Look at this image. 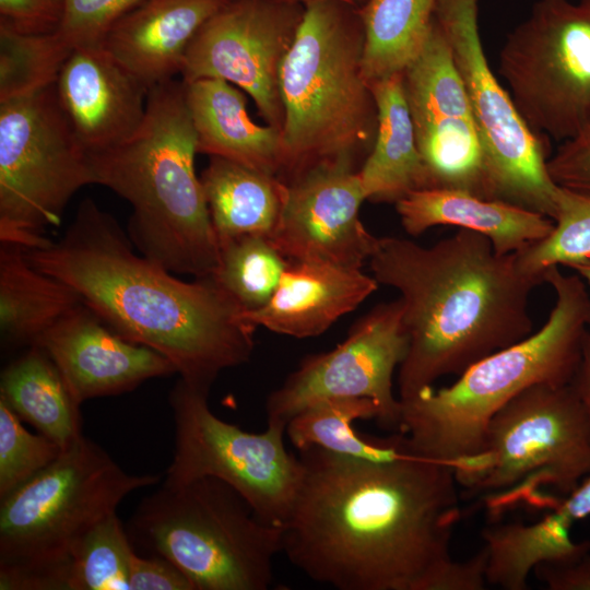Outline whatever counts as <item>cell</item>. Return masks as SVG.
Instances as JSON below:
<instances>
[{"mask_svg":"<svg viewBox=\"0 0 590 590\" xmlns=\"http://www.w3.org/2000/svg\"><path fill=\"white\" fill-rule=\"evenodd\" d=\"M95 184L91 155L56 96L55 83L0 102V243L43 248L73 194Z\"/></svg>","mask_w":590,"mask_h":590,"instance_id":"cell-10","label":"cell"},{"mask_svg":"<svg viewBox=\"0 0 590 590\" xmlns=\"http://www.w3.org/2000/svg\"><path fill=\"white\" fill-rule=\"evenodd\" d=\"M554 223L546 238L518 252L527 270L545 272L590 257V193L559 187Z\"/></svg>","mask_w":590,"mask_h":590,"instance_id":"cell-33","label":"cell"},{"mask_svg":"<svg viewBox=\"0 0 590 590\" xmlns=\"http://www.w3.org/2000/svg\"><path fill=\"white\" fill-rule=\"evenodd\" d=\"M379 411L366 398H332L303 410L286 424V436L299 451L311 447L369 460H391L406 451L404 436L387 438L359 434L354 423L377 421Z\"/></svg>","mask_w":590,"mask_h":590,"instance_id":"cell-29","label":"cell"},{"mask_svg":"<svg viewBox=\"0 0 590 590\" xmlns=\"http://www.w3.org/2000/svg\"><path fill=\"white\" fill-rule=\"evenodd\" d=\"M158 475L126 472L81 437L25 484L0 499V589L66 590L72 552L131 493Z\"/></svg>","mask_w":590,"mask_h":590,"instance_id":"cell-7","label":"cell"},{"mask_svg":"<svg viewBox=\"0 0 590 590\" xmlns=\"http://www.w3.org/2000/svg\"><path fill=\"white\" fill-rule=\"evenodd\" d=\"M24 250L32 266L72 288L121 337L167 358L188 384L210 389L252 355L257 328L212 276L187 282L134 252L90 198L59 240Z\"/></svg>","mask_w":590,"mask_h":590,"instance_id":"cell-2","label":"cell"},{"mask_svg":"<svg viewBox=\"0 0 590 590\" xmlns=\"http://www.w3.org/2000/svg\"><path fill=\"white\" fill-rule=\"evenodd\" d=\"M547 170L557 186L590 193V126L564 141L547 160Z\"/></svg>","mask_w":590,"mask_h":590,"instance_id":"cell-36","label":"cell"},{"mask_svg":"<svg viewBox=\"0 0 590 590\" xmlns=\"http://www.w3.org/2000/svg\"><path fill=\"white\" fill-rule=\"evenodd\" d=\"M81 304L72 288L32 266L22 246L0 243V331L5 344L34 345Z\"/></svg>","mask_w":590,"mask_h":590,"instance_id":"cell-26","label":"cell"},{"mask_svg":"<svg viewBox=\"0 0 590 590\" xmlns=\"http://www.w3.org/2000/svg\"><path fill=\"white\" fill-rule=\"evenodd\" d=\"M551 511L559 523L568 528H571L574 522L590 516V475L551 508Z\"/></svg>","mask_w":590,"mask_h":590,"instance_id":"cell-40","label":"cell"},{"mask_svg":"<svg viewBox=\"0 0 590 590\" xmlns=\"http://www.w3.org/2000/svg\"><path fill=\"white\" fill-rule=\"evenodd\" d=\"M61 16V0H0V23L21 33H54Z\"/></svg>","mask_w":590,"mask_h":590,"instance_id":"cell-37","label":"cell"},{"mask_svg":"<svg viewBox=\"0 0 590 590\" xmlns=\"http://www.w3.org/2000/svg\"><path fill=\"white\" fill-rule=\"evenodd\" d=\"M197 134L185 82L149 91L140 128L121 144L91 155L95 184L132 206L128 236L139 252L174 274L211 275L220 245L201 179Z\"/></svg>","mask_w":590,"mask_h":590,"instance_id":"cell-4","label":"cell"},{"mask_svg":"<svg viewBox=\"0 0 590 590\" xmlns=\"http://www.w3.org/2000/svg\"><path fill=\"white\" fill-rule=\"evenodd\" d=\"M229 0H144L107 34L103 46L149 90L181 72L190 43Z\"/></svg>","mask_w":590,"mask_h":590,"instance_id":"cell-21","label":"cell"},{"mask_svg":"<svg viewBox=\"0 0 590 590\" xmlns=\"http://www.w3.org/2000/svg\"><path fill=\"white\" fill-rule=\"evenodd\" d=\"M149 91L103 45L72 50L55 82L58 103L90 155L133 135L144 119Z\"/></svg>","mask_w":590,"mask_h":590,"instance_id":"cell-19","label":"cell"},{"mask_svg":"<svg viewBox=\"0 0 590 590\" xmlns=\"http://www.w3.org/2000/svg\"><path fill=\"white\" fill-rule=\"evenodd\" d=\"M533 571L550 590H590V552L567 560L540 563Z\"/></svg>","mask_w":590,"mask_h":590,"instance_id":"cell-39","label":"cell"},{"mask_svg":"<svg viewBox=\"0 0 590 590\" xmlns=\"http://www.w3.org/2000/svg\"><path fill=\"white\" fill-rule=\"evenodd\" d=\"M440 26L481 135L492 199L554 221L559 186L547 170L546 137L533 131L493 73L484 54L477 0H437Z\"/></svg>","mask_w":590,"mask_h":590,"instance_id":"cell-12","label":"cell"},{"mask_svg":"<svg viewBox=\"0 0 590 590\" xmlns=\"http://www.w3.org/2000/svg\"><path fill=\"white\" fill-rule=\"evenodd\" d=\"M567 268L571 269L576 274H578L585 283L590 286V257L573 262L567 266ZM588 327L590 329V316H589V322Z\"/></svg>","mask_w":590,"mask_h":590,"instance_id":"cell-42","label":"cell"},{"mask_svg":"<svg viewBox=\"0 0 590 590\" xmlns=\"http://www.w3.org/2000/svg\"><path fill=\"white\" fill-rule=\"evenodd\" d=\"M135 550L117 512L93 527L72 552L66 590H129Z\"/></svg>","mask_w":590,"mask_h":590,"instance_id":"cell-31","label":"cell"},{"mask_svg":"<svg viewBox=\"0 0 590 590\" xmlns=\"http://www.w3.org/2000/svg\"><path fill=\"white\" fill-rule=\"evenodd\" d=\"M34 345L54 361L79 404L177 374L167 358L125 339L84 304L61 318Z\"/></svg>","mask_w":590,"mask_h":590,"instance_id":"cell-18","label":"cell"},{"mask_svg":"<svg viewBox=\"0 0 590 590\" xmlns=\"http://www.w3.org/2000/svg\"><path fill=\"white\" fill-rule=\"evenodd\" d=\"M378 287L362 269L320 261H293L282 274L269 302L243 312L253 327L294 338L316 337L356 309Z\"/></svg>","mask_w":590,"mask_h":590,"instance_id":"cell-20","label":"cell"},{"mask_svg":"<svg viewBox=\"0 0 590 590\" xmlns=\"http://www.w3.org/2000/svg\"><path fill=\"white\" fill-rule=\"evenodd\" d=\"M403 86L429 188L492 199L481 135L446 37L433 19Z\"/></svg>","mask_w":590,"mask_h":590,"instance_id":"cell-16","label":"cell"},{"mask_svg":"<svg viewBox=\"0 0 590 590\" xmlns=\"http://www.w3.org/2000/svg\"><path fill=\"white\" fill-rule=\"evenodd\" d=\"M396 204L402 227L411 236L450 225L486 236L499 255L526 250L546 238L554 221L541 213L462 190H415Z\"/></svg>","mask_w":590,"mask_h":590,"instance_id":"cell-22","label":"cell"},{"mask_svg":"<svg viewBox=\"0 0 590 590\" xmlns=\"http://www.w3.org/2000/svg\"><path fill=\"white\" fill-rule=\"evenodd\" d=\"M185 86L198 153L279 176L283 165L282 132L251 119L243 92L216 78L185 82Z\"/></svg>","mask_w":590,"mask_h":590,"instance_id":"cell-23","label":"cell"},{"mask_svg":"<svg viewBox=\"0 0 590 590\" xmlns=\"http://www.w3.org/2000/svg\"><path fill=\"white\" fill-rule=\"evenodd\" d=\"M280 1L306 4L310 1H316V0H280ZM337 1H343L353 5L359 7L365 0H337Z\"/></svg>","mask_w":590,"mask_h":590,"instance_id":"cell-43","label":"cell"},{"mask_svg":"<svg viewBox=\"0 0 590 590\" xmlns=\"http://www.w3.org/2000/svg\"><path fill=\"white\" fill-rule=\"evenodd\" d=\"M459 486L497 518L517 506L553 508L590 475V424L571 384H536L492 417L482 451L453 467Z\"/></svg>","mask_w":590,"mask_h":590,"instance_id":"cell-9","label":"cell"},{"mask_svg":"<svg viewBox=\"0 0 590 590\" xmlns=\"http://www.w3.org/2000/svg\"><path fill=\"white\" fill-rule=\"evenodd\" d=\"M304 4L229 0L199 30L186 52L181 80L216 78L249 94L267 125L282 132L280 72Z\"/></svg>","mask_w":590,"mask_h":590,"instance_id":"cell-15","label":"cell"},{"mask_svg":"<svg viewBox=\"0 0 590 590\" xmlns=\"http://www.w3.org/2000/svg\"><path fill=\"white\" fill-rule=\"evenodd\" d=\"M220 256L210 275L245 311L262 308L288 263L261 235H240L219 243Z\"/></svg>","mask_w":590,"mask_h":590,"instance_id":"cell-30","label":"cell"},{"mask_svg":"<svg viewBox=\"0 0 590 590\" xmlns=\"http://www.w3.org/2000/svg\"><path fill=\"white\" fill-rule=\"evenodd\" d=\"M129 590H196L189 578L160 555L134 553L129 573Z\"/></svg>","mask_w":590,"mask_h":590,"instance_id":"cell-38","label":"cell"},{"mask_svg":"<svg viewBox=\"0 0 590 590\" xmlns=\"http://www.w3.org/2000/svg\"><path fill=\"white\" fill-rule=\"evenodd\" d=\"M63 449L43 434H33L0 399V499L56 461Z\"/></svg>","mask_w":590,"mask_h":590,"instance_id":"cell-34","label":"cell"},{"mask_svg":"<svg viewBox=\"0 0 590 590\" xmlns=\"http://www.w3.org/2000/svg\"><path fill=\"white\" fill-rule=\"evenodd\" d=\"M302 476L283 553L338 590H483L486 556H450L460 518L453 467L406 451L391 460L299 450Z\"/></svg>","mask_w":590,"mask_h":590,"instance_id":"cell-1","label":"cell"},{"mask_svg":"<svg viewBox=\"0 0 590 590\" xmlns=\"http://www.w3.org/2000/svg\"><path fill=\"white\" fill-rule=\"evenodd\" d=\"M126 529L134 548L172 562L196 590H268L283 551V528L211 476L163 483L141 500Z\"/></svg>","mask_w":590,"mask_h":590,"instance_id":"cell-8","label":"cell"},{"mask_svg":"<svg viewBox=\"0 0 590 590\" xmlns=\"http://www.w3.org/2000/svg\"><path fill=\"white\" fill-rule=\"evenodd\" d=\"M0 399L24 422L63 450L81 437L80 405L49 355L31 345L4 367Z\"/></svg>","mask_w":590,"mask_h":590,"instance_id":"cell-27","label":"cell"},{"mask_svg":"<svg viewBox=\"0 0 590 590\" xmlns=\"http://www.w3.org/2000/svg\"><path fill=\"white\" fill-rule=\"evenodd\" d=\"M62 16L54 32L70 50L102 46L111 27L144 0H61Z\"/></svg>","mask_w":590,"mask_h":590,"instance_id":"cell-35","label":"cell"},{"mask_svg":"<svg viewBox=\"0 0 590 590\" xmlns=\"http://www.w3.org/2000/svg\"><path fill=\"white\" fill-rule=\"evenodd\" d=\"M437 0H365L359 7L364 30L362 71L368 84L404 69L421 52Z\"/></svg>","mask_w":590,"mask_h":590,"instance_id":"cell-28","label":"cell"},{"mask_svg":"<svg viewBox=\"0 0 590 590\" xmlns=\"http://www.w3.org/2000/svg\"><path fill=\"white\" fill-rule=\"evenodd\" d=\"M369 267L401 295L409 341L401 401L529 337V297L545 283V272L527 270L518 252L499 255L486 236L462 228L429 247L378 237Z\"/></svg>","mask_w":590,"mask_h":590,"instance_id":"cell-3","label":"cell"},{"mask_svg":"<svg viewBox=\"0 0 590 590\" xmlns=\"http://www.w3.org/2000/svg\"><path fill=\"white\" fill-rule=\"evenodd\" d=\"M369 85L377 130L358 175L366 200L396 203L412 191L428 189V176L416 145L402 73Z\"/></svg>","mask_w":590,"mask_h":590,"instance_id":"cell-24","label":"cell"},{"mask_svg":"<svg viewBox=\"0 0 590 590\" xmlns=\"http://www.w3.org/2000/svg\"><path fill=\"white\" fill-rule=\"evenodd\" d=\"M570 384L586 410L590 424V329L585 334L581 358Z\"/></svg>","mask_w":590,"mask_h":590,"instance_id":"cell-41","label":"cell"},{"mask_svg":"<svg viewBox=\"0 0 590 590\" xmlns=\"http://www.w3.org/2000/svg\"><path fill=\"white\" fill-rule=\"evenodd\" d=\"M499 71L536 133L568 140L590 126V0H538L500 50Z\"/></svg>","mask_w":590,"mask_h":590,"instance_id":"cell-13","label":"cell"},{"mask_svg":"<svg viewBox=\"0 0 590 590\" xmlns=\"http://www.w3.org/2000/svg\"><path fill=\"white\" fill-rule=\"evenodd\" d=\"M402 303H380L362 316L334 349L302 359L267 398V421L288 423L308 406L332 398L375 402L378 425L399 430L401 402L393 393V374L405 357L408 335Z\"/></svg>","mask_w":590,"mask_h":590,"instance_id":"cell-14","label":"cell"},{"mask_svg":"<svg viewBox=\"0 0 590 590\" xmlns=\"http://www.w3.org/2000/svg\"><path fill=\"white\" fill-rule=\"evenodd\" d=\"M209 392L180 378L172 389L175 451L163 483L219 479L262 520L283 528L302 476L299 456L285 447L286 423L267 421L263 432H246L212 412Z\"/></svg>","mask_w":590,"mask_h":590,"instance_id":"cell-11","label":"cell"},{"mask_svg":"<svg viewBox=\"0 0 590 590\" xmlns=\"http://www.w3.org/2000/svg\"><path fill=\"white\" fill-rule=\"evenodd\" d=\"M279 225L269 238L287 260L362 269L378 237L359 219L366 201L354 157L320 162L287 182Z\"/></svg>","mask_w":590,"mask_h":590,"instance_id":"cell-17","label":"cell"},{"mask_svg":"<svg viewBox=\"0 0 590 590\" xmlns=\"http://www.w3.org/2000/svg\"><path fill=\"white\" fill-rule=\"evenodd\" d=\"M358 7L337 0L304 4L280 72L283 165L287 182L307 168L374 144L377 108L362 71Z\"/></svg>","mask_w":590,"mask_h":590,"instance_id":"cell-6","label":"cell"},{"mask_svg":"<svg viewBox=\"0 0 590 590\" xmlns=\"http://www.w3.org/2000/svg\"><path fill=\"white\" fill-rule=\"evenodd\" d=\"M545 283L555 305L542 328L473 364L452 385L400 400L398 433L412 453L456 467L482 451L492 417L517 394L536 384L571 382L589 330L590 296L578 274L558 267L546 270Z\"/></svg>","mask_w":590,"mask_h":590,"instance_id":"cell-5","label":"cell"},{"mask_svg":"<svg viewBox=\"0 0 590 590\" xmlns=\"http://www.w3.org/2000/svg\"><path fill=\"white\" fill-rule=\"evenodd\" d=\"M200 179L219 243L275 232L287 196L279 176L211 156Z\"/></svg>","mask_w":590,"mask_h":590,"instance_id":"cell-25","label":"cell"},{"mask_svg":"<svg viewBox=\"0 0 590 590\" xmlns=\"http://www.w3.org/2000/svg\"><path fill=\"white\" fill-rule=\"evenodd\" d=\"M70 54L55 33L25 34L0 23V102L54 84Z\"/></svg>","mask_w":590,"mask_h":590,"instance_id":"cell-32","label":"cell"}]
</instances>
